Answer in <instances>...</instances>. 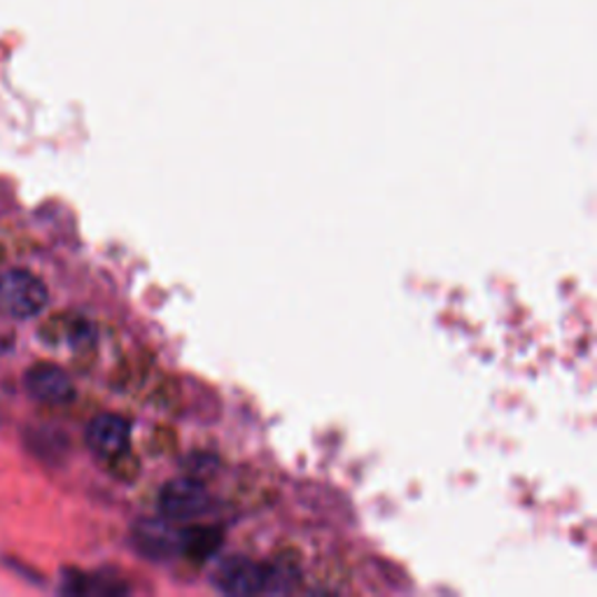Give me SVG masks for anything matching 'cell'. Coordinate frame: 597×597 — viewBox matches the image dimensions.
I'll return each mask as SVG.
<instances>
[{
  "label": "cell",
  "mask_w": 597,
  "mask_h": 597,
  "mask_svg": "<svg viewBox=\"0 0 597 597\" xmlns=\"http://www.w3.org/2000/svg\"><path fill=\"white\" fill-rule=\"evenodd\" d=\"M47 304L42 280L23 269L0 273V314L10 318H33Z\"/></svg>",
  "instance_id": "obj_1"
},
{
  "label": "cell",
  "mask_w": 597,
  "mask_h": 597,
  "mask_svg": "<svg viewBox=\"0 0 597 597\" xmlns=\"http://www.w3.org/2000/svg\"><path fill=\"white\" fill-rule=\"evenodd\" d=\"M208 492L206 488L192 479H178L171 481L169 486H163L159 495V509L163 518H169L173 523H187L197 516H201L208 509Z\"/></svg>",
  "instance_id": "obj_2"
},
{
  "label": "cell",
  "mask_w": 597,
  "mask_h": 597,
  "mask_svg": "<svg viewBox=\"0 0 597 597\" xmlns=\"http://www.w3.org/2000/svg\"><path fill=\"white\" fill-rule=\"evenodd\" d=\"M212 581L220 593L227 595H257L265 590V565L243 556H231L215 569Z\"/></svg>",
  "instance_id": "obj_3"
},
{
  "label": "cell",
  "mask_w": 597,
  "mask_h": 597,
  "mask_svg": "<svg viewBox=\"0 0 597 597\" xmlns=\"http://www.w3.org/2000/svg\"><path fill=\"white\" fill-rule=\"evenodd\" d=\"M133 544L142 556L161 560L171 558L180 551L182 533H178L173 525L166 520H140L133 530Z\"/></svg>",
  "instance_id": "obj_4"
},
{
  "label": "cell",
  "mask_w": 597,
  "mask_h": 597,
  "mask_svg": "<svg viewBox=\"0 0 597 597\" xmlns=\"http://www.w3.org/2000/svg\"><path fill=\"white\" fill-rule=\"evenodd\" d=\"M131 437V425L122 416L103 414L93 418L87 427V444L89 448L103 458H115L127 450Z\"/></svg>",
  "instance_id": "obj_5"
},
{
  "label": "cell",
  "mask_w": 597,
  "mask_h": 597,
  "mask_svg": "<svg viewBox=\"0 0 597 597\" xmlns=\"http://www.w3.org/2000/svg\"><path fill=\"white\" fill-rule=\"evenodd\" d=\"M27 388L31 397H36L42 404H66L76 395L70 376L61 367L50 362H42L29 369Z\"/></svg>",
  "instance_id": "obj_6"
},
{
  "label": "cell",
  "mask_w": 597,
  "mask_h": 597,
  "mask_svg": "<svg viewBox=\"0 0 597 597\" xmlns=\"http://www.w3.org/2000/svg\"><path fill=\"white\" fill-rule=\"evenodd\" d=\"M222 530L220 528H189L182 533L180 551L197 565L206 563L210 556L220 551Z\"/></svg>",
  "instance_id": "obj_7"
},
{
  "label": "cell",
  "mask_w": 597,
  "mask_h": 597,
  "mask_svg": "<svg viewBox=\"0 0 597 597\" xmlns=\"http://www.w3.org/2000/svg\"><path fill=\"white\" fill-rule=\"evenodd\" d=\"M189 474L195 476V479H203V476H210L215 474V469H218V460H215L212 456H206V452H195L192 458L185 460Z\"/></svg>",
  "instance_id": "obj_8"
}]
</instances>
